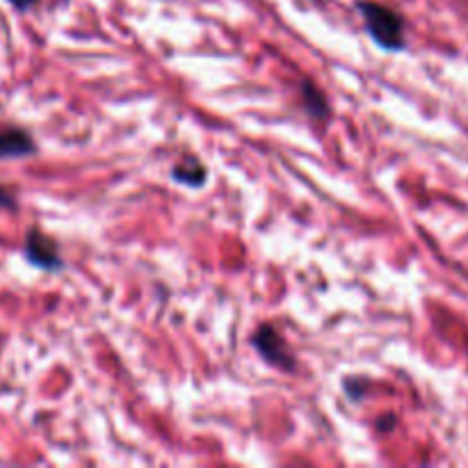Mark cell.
<instances>
[{"mask_svg":"<svg viewBox=\"0 0 468 468\" xmlns=\"http://www.w3.org/2000/svg\"><path fill=\"white\" fill-rule=\"evenodd\" d=\"M356 9H359L361 18L366 21V27H368L375 44L382 46L384 50L405 48V18H402L400 12H396L388 5L375 3V0H359Z\"/></svg>","mask_w":468,"mask_h":468,"instance_id":"6da1fadb","label":"cell"},{"mask_svg":"<svg viewBox=\"0 0 468 468\" xmlns=\"http://www.w3.org/2000/svg\"><path fill=\"white\" fill-rule=\"evenodd\" d=\"M251 346L274 368L295 370V356H292L291 347L286 346V338L272 324H261L254 336H251Z\"/></svg>","mask_w":468,"mask_h":468,"instance_id":"7a4b0ae2","label":"cell"},{"mask_svg":"<svg viewBox=\"0 0 468 468\" xmlns=\"http://www.w3.org/2000/svg\"><path fill=\"white\" fill-rule=\"evenodd\" d=\"M26 259L41 270H59L64 265L53 238L44 236L39 229H32L26 236Z\"/></svg>","mask_w":468,"mask_h":468,"instance_id":"3957f363","label":"cell"},{"mask_svg":"<svg viewBox=\"0 0 468 468\" xmlns=\"http://www.w3.org/2000/svg\"><path fill=\"white\" fill-rule=\"evenodd\" d=\"M37 151L35 140L27 131L18 126L0 128V158H21Z\"/></svg>","mask_w":468,"mask_h":468,"instance_id":"277c9868","label":"cell"},{"mask_svg":"<svg viewBox=\"0 0 468 468\" xmlns=\"http://www.w3.org/2000/svg\"><path fill=\"white\" fill-rule=\"evenodd\" d=\"M172 178L181 186L201 187L208 181V169L199 158H186L172 167Z\"/></svg>","mask_w":468,"mask_h":468,"instance_id":"5b68a950","label":"cell"},{"mask_svg":"<svg viewBox=\"0 0 468 468\" xmlns=\"http://www.w3.org/2000/svg\"><path fill=\"white\" fill-rule=\"evenodd\" d=\"M302 99H304V108L306 112L311 114L314 119H327L329 117V103L327 96H324L323 90L314 85L311 80H302L300 85Z\"/></svg>","mask_w":468,"mask_h":468,"instance_id":"8992f818","label":"cell"},{"mask_svg":"<svg viewBox=\"0 0 468 468\" xmlns=\"http://www.w3.org/2000/svg\"><path fill=\"white\" fill-rule=\"evenodd\" d=\"M366 387H368V382H364V379H347L346 382V391L352 400H359V398H364Z\"/></svg>","mask_w":468,"mask_h":468,"instance_id":"52a82bcc","label":"cell"},{"mask_svg":"<svg viewBox=\"0 0 468 468\" xmlns=\"http://www.w3.org/2000/svg\"><path fill=\"white\" fill-rule=\"evenodd\" d=\"M396 423H398L396 416L388 414V416H384L382 420H379V423H378V430H379V432H391V430L396 428Z\"/></svg>","mask_w":468,"mask_h":468,"instance_id":"ba28073f","label":"cell"},{"mask_svg":"<svg viewBox=\"0 0 468 468\" xmlns=\"http://www.w3.org/2000/svg\"><path fill=\"white\" fill-rule=\"evenodd\" d=\"M12 206H14L12 192L5 190V187L0 186V208H12Z\"/></svg>","mask_w":468,"mask_h":468,"instance_id":"9c48e42d","label":"cell"},{"mask_svg":"<svg viewBox=\"0 0 468 468\" xmlns=\"http://www.w3.org/2000/svg\"><path fill=\"white\" fill-rule=\"evenodd\" d=\"M9 3H12L16 9H27V7H32L37 0H9Z\"/></svg>","mask_w":468,"mask_h":468,"instance_id":"30bf717a","label":"cell"}]
</instances>
